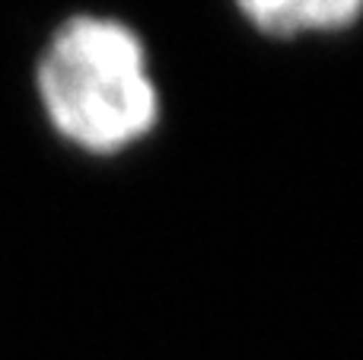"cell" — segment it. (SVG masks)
Instances as JSON below:
<instances>
[{
	"mask_svg": "<svg viewBox=\"0 0 363 360\" xmlns=\"http://www.w3.org/2000/svg\"><path fill=\"white\" fill-rule=\"evenodd\" d=\"M38 96L51 125L89 153H115L153 131L160 93L131 26L70 16L38 61Z\"/></svg>",
	"mask_w": 363,
	"mask_h": 360,
	"instance_id": "6da1fadb",
	"label": "cell"
},
{
	"mask_svg": "<svg viewBox=\"0 0 363 360\" xmlns=\"http://www.w3.org/2000/svg\"><path fill=\"white\" fill-rule=\"evenodd\" d=\"M239 10L268 35L335 32L357 19L360 0H236Z\"/></svg>",
	"mask_w": 363,
	"mask_h": 360,
	"instance_id": "7a4b0ae2",
	"label": "cell"
}]
</instances>
